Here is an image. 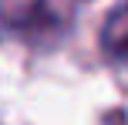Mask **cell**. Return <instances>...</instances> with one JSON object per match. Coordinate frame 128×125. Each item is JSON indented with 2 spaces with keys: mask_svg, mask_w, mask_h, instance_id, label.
Returning a JSON list of instances; mask_svg holds the SVG:
<instances>
[{
  "mask_svg": "<svg viewBox=\"0 0 128 125\" xmlns=\"http://www.w3.org/2000/svg\"><path fill=\"white\" fill-rule=\"evenodd\" d=\"M101 47L115 64L128 68V4L115 7L101 27Z\"/></svg>",
  "mask_w": 128,
  "mask_h": 125,
  "instance_id": "7a4b0ae2",
  "label": "cell"
},
{
  "mask_svg": "<svg viewBox=\"0 0 128 125\" xmlns=\"http://www.w3.org/2000/svg\"><path fill=\"white\" fill-rule=\"evenodd\" d=\"M0 27L27 41H47L64 31V14L54 0H0Z\"/></svg>",
  "mask_w": 128,
  "mask_h": 125,
  "instance_id": "6da1fadb",
  "label": "cell"
}]
</instances>
